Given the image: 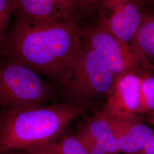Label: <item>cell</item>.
I'll return each mask as SVG.
<instances>
[{"label": "cell", "mask_w": 154, "mask_h": 154, "mask_svg": "<svg viewBox=\"0 0 154 154\" xmlns=\"http://www.w3.org/2000/svg\"><path fill=\"white\" fill-rule=\"evenodd\" d=\"M80 28L73 22L35 21L16 11L0 55L32 69L63 92L81 48Z\"/></svg>", "instance_id": "obj_1"}, {"label": "cell", "mask_w": 154, "mask_h": 154, "mask_svg": "<svg viewBox=\"0 0 154 154\" xmlns=\"http://www.w3.org/2000/svg\"><path fill=\"white\" fill-rule=\"evenodd\" d=\"M90 108L63 102L8 110L0 109V154L25 151L57 140L69 123Z\"/></svg>", "instance_id": "obj_2"}, {"label": "cell", "mask_w": 154, "mask_h": 154, "mask_svg": "<svg viewBox=\"0 0 154 154\" xmlns=\"http://www.w3.org/2000/svg\"><path fill=\"white\" fill-rule=\"evenodd\" d=\"M63 90L32 69L0 55V109L57 103Z\"/></svg>", "instance_id": "obj_3"}, {"label": "cell", "mask_w": 154, "mask_h": 154, "mask_svg": "<svg viewBox=\"0 0 154 154\" xmlns=\"http://www.w3.org/2000/svg\"><path fill=\"white\" fill-rule=\"evenodd\" d=\"M116 77L99 54L82 40L71 80L63 92V102L90 107L106 99Z\"/></svg>", "instance_id": "obj_4"}, {"label": "cell", "mask_w": 154, "mask_h": 154, "mask_svg": "<svg viewBox=\"0 0 154 154\" xmlns=\"http://www.w3.org/2000/svg\"><path fill=\"white\" fill-rule=\"evenodd\" d=\"M83 41L95 50L116 77L141 66L130 45L100 26H81Z\"/></svg>", "instance_id": "obj_5"}, {"label": "cell", "mask_w": 154, "mask_h": 154, "mask_svg": "<svg viewBox=\"0 0 154 154\" xmlns=\"http://www.w3.org/2000/svg\"><path fill=\"white\" fill-rule=\"evenodd\" d=\"M98 24L130 45L142 21L137 0H99Z\"/></svg>", "instance_id": "obj_6"}, {"label": "cell", "mask_w": 154, "mask_h": 154, "mask_svg": "<svg viewBox=\"0 0 154 154\" xmlns=\"http://www.w3.org/2000/svg\"><path fill=\"white\" fill-rule=\"evenodd\" d=\"M140 67L116 77L100 112L108 118L121 119L140 116Z\"/></svg>", "instance_id": "obj_7"}, {"label": "cell", "mask_w": 154, "mask_h": 154, "mask_svg": "<svg viewBox=\"0 0 154 154\" xmlns=\"http://www.w3.org/2000/svg\"><path fill=\"white\" fill-rule=\"evenodd\" d=\"M16 11L33 20L41 22L80 21L92 13L83 0H15Z\"/></svg>", "instance_id": "obj_8"}, {"label": "cell", "mask_w": 154, "mask_h": 154, "mask_svg": "<svg viewBox=\"0 0 154 154\" xmlns=\"http://www.w3.org/2000/svg\"><path fill=\"white\" fill-rule=\"evenodd\" d=\"M107 118L114 130L120 152L139 154L153 135L154 130L145 123L141 116L123 119Z\"/></svg>", "instance_id": "obj_9"}, {"label": "cell", "mask_w": 154, "mask_h": 154, "mask_svg": "<svg viewBox=\"0 0 154 154\" xmlns=\"http://www.w3.org/2000/svg\"><path fill=\"white\" fill-rule=\"evenodd\" d=\"M100 147L110 154L120 153L118 141L107 116L100 111L86 116L79 125Z\"/></svg>", "instance_id": "obj_10"}, {"label": "cell", "mask_w": 154, "mask_h": 154, "mask_svg": "<svg viewBox=\"0 0 154 154\" xmlns=\"http://www.w3.org/2000/svg\"><path fill=\"white\" fill-rule=\"evenodd\" d=\"M141 66L154 68V14H144L142 21L131 43Z\"/></svg>", "instance_id": "obj_11"}, {"label": "cell", "mask_w": 154, "mask_h": 154, "mask_svg": "<svg viewBox=\"0 0 154 154\" xmlns=\"http://www.w3.org/2000/svg\"><path fill=\"white\" fill-rule=\"evenodd\" d=\"M29 154H88L75 134H67L60 139L41 144L24 151Z\"/></svg>", "instance_id": "obj_12"}, {"label": "cell", "mask_w": 154, "mask_h": 154, "mask_svg": "<svg viewBox=\"0 0 154 154\" xmlns=\"http://www.w3.org/2000/svg\"><path fill=\"white\" fill-rule=\"evenodd\" d=\"M141 109L140 116H154V71L140 68Z\"/></svg>", "instance_id": "obj_13"}, {"label": "cell", "mask_w": 154, "mask_h": 154, "mask_svg": "<svg viewBox=\"0 0 154 154\" xmlns=\"http://www.w3.org/2000/svg\"><path fill=\"white\" fill-rule=\"evenodd\" d=\"M16 10L15 0H0V46L5 39L11 26V17Z\"/></svg>", "instance_id": "obj_14"}, {"label": "cell", "mask_w": 154, "mask_h": 154, "mask_svg": "<svg viewBox=\"0 0 154 154\" xmlns=\"http://www.w3.org/2000/svg\"><path fill=\"white\" fill-rule=\"evenodd\" d=\"M75 135L82 144L88 154H110L96 143L81 127L79 126Z\"/></svg>", "instance_id": "obj_15"}, {"label": "cell", "mask_w": 154, "mask_h": 154, "mask_svg": "<svg viewBox=\"0 0 154 154\" xmlns=\"http://www.w3.org/2000/svg\"><path fill=\"white\" fill-rule=\"evenodd\" d=\"M138 154H154V130L153 135L143 150Z\"/></svg>", "instance_id": "obj_16"}, {"label": "cell", "mask_w": 154, "mask_h": 154, "mask_svg": "<svg viewBox=\"0 0 154 154\" xmlns=\"http://www.w3.org/2000/svg\"><path fill=\"white\" fill-rule=\"evenodd\" d=\"M93 13L95 11H98L99 7V0H83Z\"/></svg>", "instance_id": "obj_17"}, {"label": "cell", "mask_w": 154, "mask_h": 154, "mask_svg": "<svg viewBox=\"0 0 154 154\" xmlns=\"http://www.w3.org/2000/svg\"><path fill=\"white\" fill-rule=\"evenodd\" d=\"M144 119L149 123L154 125V116L144 117Z\"/></svg>", "instance_id": "obj_18"}, {"label": "cell", "mask_w": 154, "mask_h": 154, "mask_svg": "<svg viewBox=\"0 0 154 154\" xmlns=\"http://www.w3.org/2000/svg\"><path fill=\"white\" fill-rule=\"evenodd\" d=\"M5 154H29L24 151H12Z\"/></svg>", "instance_id": "obj_19"}, {"label": "cell", "mask_w": 154, "mask_h": 154, "mask_svg": "<svg viewBox=\"0 0 154 154\" xmlns=\"http://www.w3.org/2000/svg\"><path fill=\"white\" fill-rule=\"evenodd\" d=\"M151 70H154V69H151Z\"/></svg>", "instance_id": "obj_20"}, {"label": "cell", "mask_w": 154, "mask_h": 154, "mask_svg": "<svg viewBox=\"0 0 154 154\" xmlns=\"http://www.w3.org/2000/svg\"></svg>", "instance_id": "obj_21"}]
</instances>
